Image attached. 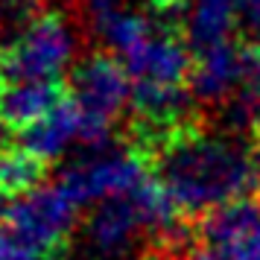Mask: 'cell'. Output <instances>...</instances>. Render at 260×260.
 <instances>
[{
  "label": "cell",
  "mask_w": 260,
  "mask_h": 260,
  "mask_svg": "<svg viewBox=\"0 0 260 260\" xmlns=\"http://www.w3.org/2000/svg\"><path fill=\"white\" fill-rule=\"evenodd\" d=\"M246 71V44H219V47L193 53V71H190V91L205 106L222 108L243 82Z\"/></svg>",
  "instance_id": "ba28073f"
},
{
  "label": "cell",
  "mask_w": 260,
  "mask_h": 260,
  "mask_svg": "<svg viewBox=\"0 0 260 260\" xmlns=\"http://www.w3.org/2000/svg\"><path fill=\"white\" fill-rule=\"evenodd\" d=\"M26 3H32V0H0V6H26Z\"/></svg>",
  "instance_id": "d6986e66"
},
{
  "label": "cell",
  "mask_w": 260,
  "mask_h": 260,
  "mask_svg": "<svg viewBox=\"0 0 260 260\" xmlns=\"http://www.w3.org/2000/svg\"><path fill=\"white\" fill-rule=\"evenodd\" d=\"M79 32L59 9H38L0 47V76L26 82H59L73 71Z\"/></svg>",
  "instance_id": "3957f363"
},
{
  "label": "cell",
  "mask_w": 260,
  "mask_h": 260,
  "mask_svg": "<svg viewBox=\"0 0 260 260\" xmlns=\"http://www.w3.org/2000/svg\"><path fill=\"white\" fill-rule=\"evenodd\" d=\"M155 176L181 216H211L225 205L260 196V135L205 132L190 123L158 149Z\"/></svg>",
  "instance_id": "6da1fadb"
},
{
  "label": "cell",
  "mask_w": 260,
  "mask_h": 260,
  "mask_svg": "<svg viewBox=\"0 0 260 260\" xmlns=\"http://www.w3.org/2000/svg\"><path fill=\"white\" fill-rule=\"evenodd\" d=\"M64 100L59 82H26V79H3L0 82V126L26 132L32 123Z\"/></svg>",
  "instance_id": "30bf717a"
},
{
  "label": "cell",
  "mask_w": 260,
  "mask_h": 260,
  "mask_svg": "<svg viewBox=\"0 0 260 260\" xmlns=\"http://www.w3.org/2000/svg\"><path fill=\"white\" fill-rule=\"evenodd\" d=\"M149 176V167L138 146H96V152L71 164L61 173V184L79 205L120 199L141 187Z\"/></svg>",
  "instance_id": "8992f818"
},
{
  "label": "cell",
  "mask_w": 260,
  "mask_h": 260,
  "mask_svg": "<svg viewBox=\"0 0 260 260\" xmlns=\"http://www.w3.org/2000/svg\"><path fill=\"white\" fill-rule=\"evenodd\" d=\"M44 164L47 161H41L24 143L21 146H0V190L9 199H18L29 190H36L41 184V176H44Z\"/></svg>",
  "instance_id": "7c38bea8"
},
{
  "label": "cell",
  "mask_w": 260,
  "mask_h": 260,
  "mask_svg": "<svg viewBox=\"0 0 260 260\" xmlns=\"http://www.w3.org/2000/svg\"><path fill=\"white\" fill-rule=\"evenodd\" d=\"M240 26L251 36V44H260V0H237Z\"/></svg>",
  "instance_id": "4fadbf2b"
},
{
  "label": "cell",
  "mask_w": 260,
  "mask_h": 260,
  "mask_svg": "<svg viewBox=\"0 0 260 260\" xmlns=\"http://www.w3.org/2000/svg\"><path fill=\"white\" fill-rule=\"evenodd\" d=\"M181 219L158 176L120 199L96 202L79 228V260H146L149 248L176 234Z\"/></svg>",
  "instance_id": "7a4b0ae2"
},
{
  "label": "cell",
  "mask_w": 260,
  "mask_h": 260,
  "mask_svg": "<svg viewBox=\"0 0 260 260\" xmlns=\"http://www.w3.org/2000/svg\"><path fill=\"white\" fill-rule=\"evenodd\" d=\"M76 6H79L82 12H88L96 21V18H103V15L120 9V0H76Z\"/></svg>",
  "instance_id": "9a60e30c"
},
{
  "label": "cell",
  "mask_w": 260,
  "mask_h": 260,
  "mask_svg": "<svg viewBox=\"0 0 260 260\" xmlns=\"http://www.w3.org/2000/svg\"><path fill=\"white\" fill-rule=\"evenodd\" d=\"M202 243L216 260H260V199L248 196L205 216Z\"/></svg>",
  "instance_id": "52a82bcc"
},
{
  "label": "cell",
  "mask_w": 260,
  "mask_h": 260,
  "mask_svg": "<svg viewBox=\"0 0 260 260\" xmlns=\"http://www.w3.org/2000/svg\"><path fill=\"white\" fill-rule=\"evenodd\" d=\"M71 100L85 126V149L106 146L123 114L132 108V76L108 53H88L71 71Z\"/></svg>",
  "instance_id": "277c9868"
},
{
  "label": "cell",
  "mask_w": 260,
  "mask_h": 260,
  "mask_svg": "<svg viewBox=\"0 0 260 260\" xmlns=\"http://www.w3.org/2000/svg\"><path fill=\"white\" fill-rule=\"evenodd\" d=\"M167 260H216V257H213L211 248L202 243V246H181L178 251H170Z\"/></svg>",
  "instance_id": "2e32d148"
},
{
  "label": "cell",
  "mask_w": 260,
  "mask_h": 260,
  "mask_svg": "<svg viewBox=\"0 0 260 260\" xmlns=\"http://www.w3.org/2000/svg\"><path fill=\"white\" fill-rule=\"evenodd\" d=\"M24 254H26V248L9 231L0 228V260H24Z\"/></svg>",
  "instance_id": "5bb4252c"
},
{
  "label": "cell",
  "mask_w": 260,
  "mask_h": 260,
  "mask_svg": "<svg viewBox=\"0 0 260 260\" xmlns=\"http://www.w3.org/2000/svg\"><path fill=\"white\" fill-rule=\"evenodd\" d=\"M178 21L190 50L202 53L234 41V32L240 29V9L237 0H187Z\"/></svg>",
  "instance_id": "9c48e42d"
},
{
  "label": "cell",
  "mask_w": 260,
  "mask_h": 260,
  "mask_svg": "<svg viewBox=\"0 0 260 260\" xmlns=\"http://www.w3.org/2000/svg\"><path fill=\"white\" fill-rule=\"evenodd\" d=\"M21 138H24L21 143L32 149L41 161H56L64 158L73 146H85V126L76 106L64 96L53 111H47L38 123L21 132Z\"/></svg>",
  "instance_id": "8fae6325"
},
{
  "label": "cell",
  "mask_w": 260,
  "mask_h": 260,
  "mask_svg": "<svg viewBox=\"0 0 260 260\" xmlns=\"http://www.w3.org/2000/svg\"><path fill=\"white\" fill-rule=\"evenodd\" d=\"M79 202L73 199L64 184H38L24 196L9 202L6 211V231L29 251L53 254L64 246L76 231Z\"/></svg>",
  "instance_id": "5b68a950"
},
{
  "label": "cell",
  "mask_w": 260,
  "mask_h": 260,
  "mask_svg": "<svg viewBox=\"0 0 260 260\" xmlns=\"http://www.w3.org/2000/svg\"><path fill=\"white\" fill-rule=\"evenodd\" d=\"M6 211H9V196L0 190V216H6Z\"/></svg>",
  "instance_id": "ac0fdd59"
},
{
  "label": "cell",
  "mask_w": 260,
  "mask_h": 260,
  "mask_svg": "<svg viewBox=\"0 0 260 260\" xmlns=\"http://www.w3.org/2000/svg\"><path fill=\"white\" fill-rule=\"evenodd\" d=\"M24 260H56V257H53V254H47V251H29V248H26Z\"/></svg>",
  "instance_id": "e0dca14e"
}]
</instances>
